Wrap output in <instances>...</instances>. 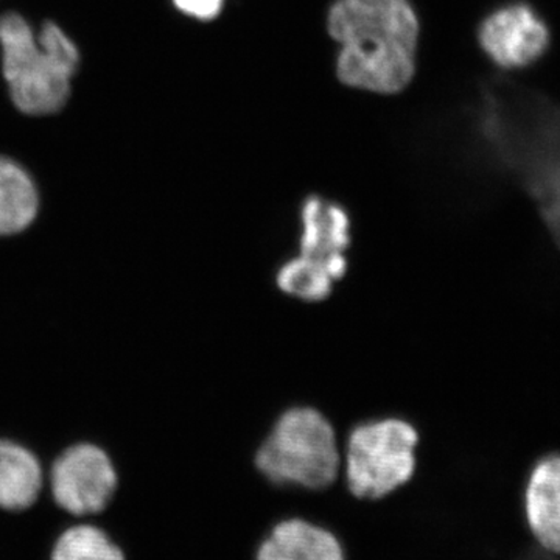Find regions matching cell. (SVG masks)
<instances>
[{
    "label": "cell",
    "mask_w": 560,
    "mask_h": 560,
    "mask_svg": "<svg viewBox=\"0 0 560 560\" xmlns=\"http://www.w3.org/2000/svg\"><path fill=\"white\" fill-rule=\"evenodd\" d=\"M44 488L46 466L38 455L20 442L0 440V510H28Z\"/></svg>",
    "instance_id": "30bf717a"
},
{
    "label": "cell",
    "mask_w": 560,
    "mask_h": 560,
    "mask_svg": "<svg viewBox=\"0 0 560 560\" xmlns=\"http://www.w3.org/2000/svg\"><path fill=\"white\" fill-rule=\"evenodd\" d=\"M530 560H548V559H545V558H536V559H530Z\"/></svg>",
    "instance_id": "9a60e30c"
},
{
    "label": "cell",
    "mask_w": 560,
    "mask_h": 560,
    "mask_svg": "<svg viewBox=\"0 0 560 560\" xmlns=\"http://www.w3.org/2000/svg\"><path fill=\"white\" fill-rule=\"evenodd\" d=\"M0 62L14 108L25 116L49 117L68 105L81 54L57 22H43L35 31L27 18L7 11L0 16Z\"/></svg>",
    "instance_id": "7a4b0ae2"
},
{
    "label": "cell",
    "mask_w": 560,
    "mask_h": 560,
    "mask_svg": "<svg viewBox=\"0 0 560 560\" xmlns=\"http://www.w3.org/2000/svg\"><path fill=\"white\" fill-rule=\"evenodd\" d=\"M39 212V191L20 162L0 156V237L21 234Z\"/></svg>",
    "instance_id": "8fae6325"
},
{
    "label": "cell",
    "mask_w": 560,
    "mask_h": 560,
    "mask_svg": "<svg viewBox=\"0 0 560 560\" xmlns=\"http://www.w3.org/2000/svg\"><path fill=\"white\" fill-rule=\"evenodd\" d=\"M489 62L504 72L536 65L550 47V28L539 11L523 0H510L489 11L477 32Z\"/></svg>",
    "instance_id": "8992f818"
},
{
    "label": "cell",
    "mask_w": 560,
    "mask_h": 560,
    "mask_svg": "<svg viewBox=\"0 0 560 560\" xmlns=\"http://www.w3.org/2000/svg\"><path fill=\"white\" fill-rule=\"evenodd\" d=\"M327 28L340 44L337 73L346 86L390 95L411 83L419 20L408 0H337Z\"/></svg>",
    "instance_id": "6da1fadb"
},
{
    "label": "cell",
    "mask_w": 560,
    "mask_h": 560,
    "mask_svg": "<svg viewBox=\"0 0 560 560\" xmlns=\"http://www.w3.org/2000/svg\"><path fill=\"white\" fill-rule=\"evenodd\" d=\"M350 219L345 208L326 198L311 197L301 208L300 250L324 261L342 276L348 272Z\"/></svg>",
    "instance_id": "52a82bcc"
},
{
    "label": "cell",
    "mask_w": 560,
    "mask_h": 560,
    "mask_svg": "<svg viewBox=\"0 0 560 560\" xmlns=\"http://www.w3.org/2000/svg\"><path fill=\"white\" fill-rule=\"evenodd\" d=\"M338 272L324 261L298 254L283 261L276 272V283L283 293L296 300L315 302L329 298L335 283L340 280Z\"/></svg>",
    "instance_id": "7c38bea8"
},
{
    "label": "cell",
    "mask_w": 560,
    "mask_h": 560,
    "mask_svg": "<svg viewBox=\"0 0 560 560\" xmlns=\"http://www.w3.org/2000/svg\"><path fill=\"white\" fill-rule=\"evenodd\" d=\"M224 0H173V5L186 16L197 21L215 20L223 10Z\"/></svg>",
    "instance_id": "5bb4252c"
},
{
    "label": "cell",
    "mask_w": 560,
    "mask_h": 560,
    "mask_svg": "<svg viewBox=\"0 0 560 560\" xmlns=\"http://www.w3.org/2000/svg\"><path fill=\"white\" fill-rule=\"evenodd\" d=\"M119 488L116 460L101 445H70L46 469V489L60 510L75 518L102 514Z\"/></svg>",
    "instance_id": "5b68a950"
},
{
    "label": "cell",
    "mask_w": 560,
    "mask_h": 560,
    "mask_svg": "<svg viewBox=\"0 0 560 560\" xmlns=\"http://www.w3.org/2000/svg\"><path fill=\"white\" fill-rule=\"evenodd\" d=\"M50 560H125V555L105 529L80 518L58 536Z\"/></svg>",
    "instance_id": "4fadbf2b"
},
{
    "label": "cell",
    "mask_w": 560,
    "mask_h": 560,
    "mask_svg": "<svg viewBox=\"0 0 560 560\" xmlns=\"http://www.w3.org/2000/svg\"><path fill=\"white\" fill-rule=\"evenodd\" d=\"M256 560H346L340 540L302 518L280 522L257 550Z\"/></svg>",
    "instance_id": "9c48e42d"
},
{
    "label": "cell",
    "mask_w": 560,
    "mask_h": 560,
    "mask_svg": "<svg viewBox=\"0 0 560 560\" xmlns=\"http://www.w3.org/2000/svg\"><path fill=\"white\" fill-rule=\"evenodd\" d=\"M419 431L400 418L372 419L350 431L345 451L348 488L357 499H385L410 482Z\"/></svg>",
    "instance_id": "277c9868"
},
{
    "label": "cell",
    "mask_w": 560,
    "mask_h": 560,
    "mask_svg": "<svg viewBox=\"0 0 560 560\" xmlns=\"http://www.w3.org/2000/svg\"><path fill=\"white\" fill-rule=\"evenodd\" d=\"M523 510L545 550L560 552V453L534 460L522 489Z\"/></svg>",
    "instance_id": "ba28073f"
},
{
    "label": "cell",
    "mask_w": 560,
    "mask_h": 560,
    "mask_svg": "<svg viewBox=\"0 0 560 560\" xmlns=\"http://www.w3.org/2000/svg\"><path fill=\"white\" fill-rule=\"evenodd\" d=\"M256 466L275 485L307 490L329 488L342 466L330 420L312 407L282 412L256 453Z\"/></svg>",
    "instance_id": "3957f363"
}]
</instances>
